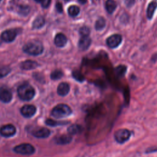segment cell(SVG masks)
I'll return each mask as SVG.
<instances>
[{
    "mask_svg": "<svg viewBox=\"0 0 157 157\" xmlns=\"http://www.w3.org/2000/svg\"><path fill=\"white\" fill-rule=\"evenodd\" d=\"M23 50L28 55L37 56L43 52L44 47L40 41L33 40L27 42L23 47Z\"/></svg>",
    "mask_w": 157,
    "mask_h": 157,
    "instance_id": "cell-1",
    "label": "cell"
},
{
    "mask_svg": "<svg viewBox=\"0 0 157 157\" xmlns=\"http://www.w3.org/2000/svg\"><path fill=\"white\" fill-rule=\"evenodd\" d=\"M17 93L20 99L28 101L33 98L35 94V90L31 85L28 83H24L18 88Z\"/></svg>",
    "mask_w": 157,
    "mask_h": 157,
    "instance_id": "cell-2",
    "label": "cell"
},
{
    "mask_svg": "<svg viewBox=\"0 0 157 157\" xmlns=\"http://www.w3.org/2000/svg\"><path fill=\"white\" fill-rule=\"evenodd\" d=\"M72 113L71 107L64 104H60L56 105L52 110L51 115L56 118H65L69 116Z\"/></svg>",
    "mask_w": 157,
    "mask_h": 157,
    "instance_id": "cell-3",
    "label": "cell"
},
{
    "mask_svg": "<svg viewBox=\"0 0 157 157\" xmlns=\"http://www.w3.org/2000/svg\"><path fill=\"white\" fill-rule=\"evenodd\" d=\"M131 137V132L127 129H120L115 131L114 138L119 144H124Z\"/></svg>",
    "mask_w": 157,
    "mask_h": 157,
    "instance_id": "cell-4",
    "label": "cell"
},
{
    "mask_svg": "<svg viewBox=\"0 0 157 157\" xmlns=\"http://www.w3.org/2000/svg\"><path fill=\"white\" fill-rule=\"evenodd\" d=\"M13 150L17 153L24 155H31L35 151L34 147L29 144H22L13 148Z\"/></svg>",
    "mask_w": 157,
    "mask_h": 157,
    "instance_id": "cell-5",
    "label": "cell"
},
{
    "mask_svg": "<svg viewBox=\"0 0 157 157\" xmlns=\"http://www.w3.org/2000/svg\"><path fill=\"white\" fill-rule=\"evenodd\" d=\"M122 41V37L120 34H113L107 39V45L111 48L117 47Z\"/></svg>",
    "mask_w": 157,
    "mask_h": 157,
    "instance_id": "cell-6",
    "label": "cell"
},
{
    "mask_svg": "<svg viewBox=\"0 0 157 157\" xmlns=\"http://www.w3.org/2000/svg\"><path fill=\"white\" fill-rule=\"evenodd\" d=\"M31 134L33 136L37 138H46L49 136L50 131L46 128L37 127L32 130Z\"/></svg>",
    "mask_w": 157,
    "mask_h": 157,
    "instance_id": "cell-7",
    "label": "cell"
},
{
    "mask_svg": "<svg viewBox=\"0 0 157 157\" xmlns=\"http://www.w3.org/2000/svg\"><path fill=\"white\" fill-rule=\"evenodd\" d=\"M12 98L11 91L6 86L0 87V101L7 103L9 102Z\"/></svg>",
    "mask_w": 157,
    "mask_h": 157,
    "instance_id": "cell-8",
    "label": "cell"
},
{
    "mask_svg": "<svg viewBox=\"0 0 157 157\" xmlns=\"http://www.w3.org/2000/svg\"><path fill=\"white\" fill-rule=\"evenodd\" d=\"M16 132V129L12 124H6L2 126L0 129V134L1 136L9 137L13 136Z\"/></svg>",
    "mask_w": 157,
    "mask_h": 157,
    "instance_id": "cell-9",
    "label": "cell"
},
{
    "mask_svg": "<svg viewBox=\"0 0 157 157\" xmlns=\"http://www.w3.org/2000/svg\"><path fill=\"white\" fill-rule=\"evenodd\" d=\"M17 36V32L15 29H7L4 31L1 34V39L6 42L13 41Z\"/></svg>",
    "mask_w": 157,
    "mask_h": 157,
    "instance_id": "cell-10",
    "label": "cell"
},
{
    "mask_svg": "<svg viewBox=\"0 0 157 157\" xmlns=\"http://www.w3.org/2000/svg\"><path fill=\"white\" fill-rule=\"evenodd\" d=\"M36 111V108L33 105H25L20 110V112L22 115L26 118H29L33 117Z\"/></svg>",
    "mask_w": 157,
    "mask_h": 157,
    "instance_id": "cell-11",
    "label": "cell"
},
{
    "mask_svg": "<svg viewBox=\"0 0 157 157\" xmlns=\"http://www.w3.org/2000/svg\"><path fill=\"white\" fill-rule=\"evenodd\" d=\"M91 40L89 37V36H81L78 43V46L80 50L84 51L87 50L89 48V47L91 45Z\"/></svg>",
    "mask_w": 157,
    "mask_h": 157,
    "instance_id": "cell-12",
    "label": "cell"
},
{
    "mask_svg": "<svg viewBox=\"0 0 157 157\" xmlns=\"http://www.w3.org/2000/svg\"><path fill=\"white\" fill-rule=\"evenodd\" d=\"M67 40V38L64 34L63 33H58L55 37L54 42L57 47H63L66 44Z\"/></svg>",
    "mask_w": 157,
    "mask_h": 157,
    "instance_id": "cell-13",
    "label": "cell"
},
{
    "mask_svg": "<svg viewBox=\"0 0 157 157\" xmlns=\"http://www.w3.org/2000/svg\"><path fill=\"white\" fill-rule=\"evenodd\" d=\"M70 90V86L67 83L62 82L59 84L57 88V93L59 96H64L67 95Z\"/></svg>",
    "mask_w": 157,
    "mask_h": 157,
    "instance_id": "cell-14",
    "label": "cell"
},
{
    "mask_svg": "<svg viewBox=\"0 0 157 157\" xmlns=\"http://www.w3.org/2000/svg\"><path fill=\"white\" fill-rule=\"evenodd\" d=\"M72 141V137L71 135L63 134L58 136L55 139V142L58 145H66Z\"/></svg>",
    "mask_w": 157,
    "mask_h": 157,
    "instance_id": "cell-15",
    "label": "cell"
},
{
    "mask_svg": "<svg viewBox=\"0 0 157 157\" xmlns=\"http://www.w3.org/2000/svg\"><path fill=\"white\" fill-rule=\"evenodd\" d=\"M38 64L37 62L32 60H26L23 62H22L20 66L22 69L25 70H31L35 69L37 67Z\"/></svg>",
    "mask_w": 157,
    "mask_h": 157,
    "instance_id": "cell-16",
    "label": "cell"
},
{
    "mask_svg": "<svg viewBox=\"0 0 157 157\" xmlns=\"http://www.w3.org/2000/svg\"><path fill=\"white\" fill-rule=\"evenodd\" d=\"M157 7V2L156 1H151L148 6L147 9V18L150 20L153 16V13Z\"/></svg>",
    "mask_w": 157,
    "mask_h": 157,
    "instance_id": "cell-17",
    "label": "cell"
},
{
    "mask_svg": "<svg viewBox=\"0 0 157 157\" xmlns=\"http://www.w3.org/2000/svg\"><path fill=\"white\" fill-rule=\"evenodd\" d=\"M82 128V126L77 124H74L71 125L67 128V132L69 135H75L81 132Z\"/></svg>",
    "mask_w": 157,
    "mask_h": 157,
    "instance_id": "cell-18",
    "label": "cell"
},
{
    "mask_svg": "<svg viewBox=\"0 0 157 157\" xmlns=\"http://www.w3.org/2000/svg\"><path fill=\"white\" fill-rule=\"evenodd\" d=\"M45 24V20L42 16L37 17L33 23V29H39L42 28Z\"/></svg>",
    "mask_w": 157,
    "mask_h": 157,
    "instance_id": "cell-19",
    "label": "cell"
},
{
    "mask_svg": "<svg viewBox=\"0 0 157 157\" xmlns=\"http://www.w3.org/2000/svg\"><path fill=\"white\" fill-rule=\"evenodd\" d=\"M17 13L23 16H26L30 12V8L26 5H19L17 8Z\"/></svg>",
    "mask_w": 157,
    "mask_h": 157,
    "instance_id": "cell-20",
    "label": "cell"
},
{
    "mask_svg": "<svg viewBox=\"0 0 157 157\" xmlns=\"http://www.w3.org/2000/svg\"><path fill=\"white\" fill-rule=\"evenodd\" d=\"M117 8V4L113 0H107L105 2V9L108 13H112Z\"/></svg>",
    "mask_w": 157,
    "mask_h": 157,
    "instance_id": "cell-21",
    "label": "cell"
},
{
    "mask_svg": "<svg viewBox=\"0 0 157 157\" xmlns=\"http://www.w3.org/2000/svg\"><path fill=\"white\" fill-rule=\"evenodd\" d=\"M105 26V20L103 17H99L95 22L94 28L97 31L103 29Z\"/></svg>",
    "mask_w": 157,
    "mask_h": 157,
    "instance_id": "cell-22",
    "label": "cell"
},
{
    "mask_svg": "<svg viewBox=\"0 0 157 157\" xmlns=\"http://www.w3.org/2000/svg\"><path fill=\"white\" fill-rule=\"evenodd\" d=\"M67 12L71 17H76L80 12V9L78 6L73 5L68 8Z\"/></svg>",
    "mask_w": 157,
    "mask_h": 157,
    "instance_id": "cell-23",
    "label": "cell"
},
{
    "mask_svg": "<svg viewBox=\"0 0 157 157\" xmlns=\"http://www.w3.org/2000/svg\"><path fill=\"white\" fill-rule=\"evenodd\" d=\"M115 74L117 76H118L120 77H122L124 75V74L126 73V67L124 65H120L115 68Z\"/></svg>",
    "mask_w": 157,
    "mask_h": 157,
    "instance_id": "cell-24",
    "label": "cell"
},
{
    "mask_svg": "<svg viewBox=\"0 0 157 157\" xmlns=\"http://www.w3.org/2000/svg\"><path fill=\"white\" fill-rule=\"evenodd\" d=\"M63 73L61 70L56 69L51 73L50 77L52 80H58V79L61 78L63 77Z\"/></svg>",
    "mask_w": 157,
    "mask_h": 157,
    "instance_id": "cell-25",
    "label": "cell"
},
{
    "mask_svg": "<svg viewBox=\"0 0 157 157\" xmlns=\"http://www.w3.org/2000/svg\"><path fill=\"white\" fill-rule=\"evenodd\" d=\"M45 123L47 125H48V126H58V125L66 124L68 123V122H66V121H56L53 120L52 119H47L46 121H45Z\"/></svg>",
    "mask_w": 157,
    "mask_h": 157,
    "instance_id": "cell-26",
    "label": "cell"
},
{
    "mask_svg": "<svg viewBox=\"0 0 157 157\" xmlns=\"http://www.w3.org/2000/svg\"><path fill=\"white\" fill-rule=\"evenodd\" d=\"M72 77L78 82H83L84 80V77L83 75L77 70L74 71L72 72Z\"/></svg>",
    "mask_w": 157,
    "mask_h": 157,
    "instance_id": "cell-27",
    "label": "cell"
},
{
    "mask_svg": "<svg viewBox=\"0 0 157 157\" xmlns=\"http://www.w3.org/2000/svg\"><path fill=\"white\" fill-rule=\"evenodd\" d=\"M90 33V31L89 28L85 26H82L79 29V34H80L81 36H89Z\"/></svg>",
    "mask_w": 157,
    "mask_h": 157,
    "instance_id": "cell-28",
    "label": "cell"
},
{
    "mask_svg": "<svg viewBox=\"0 0 157 157\" xmlns=\"http://www.w3.org/2000/svg\"><path fill=\"white\" fill-rule=\"evenodd\" d=\"M10 72V69L9 67H3L0 68V78L6 76Z\"/></svg>",
    "mask_w": 157,
    "mask_h": 157,
    "instance_id": "cell-29",
    "label": "cell"
},
{
    "mask_svg": "<svg viewBox=\"0 0 157 157\" xmlns=\"http://www.w3.org/2000/svg\"><path fill=\"white\" fill-rule=\"evenodd\" d=\"M50 2H51V0H42L40 3H41L42 6L43 7L47 8L49 6V5L50 4Z\"/></svg>",
    "mask_w": 157,
    "mask_h": 157,
    "instance_id": "cell-30",
    "label": "cell"
},
{
    "mask_svg": "<svg viewBox=\"0 0 157 157\" xmlns=\"http://www.w3.org/2000/svg\"><path fill=\"white\" fill-rule=\"evenodd\" d=\"M56 9L57 11L59 13H62L63 12V6H62L61 2H57L56 4Z\"/></svg>",
    "mask_w": 157,
    "mask_h": 157,
    "instance_id": "cell-31",
    "label": "cell"
},
{
    "mask_svg": "<svg viewBox=\"0 0 157 157\" xmlns=\"http://www.w3.org/2000/svg\"><path fill=\"white\" fill-rule=\"evenodd\" d=\"M156 151H157V147H150V148L147 149L146 153H153V152H155Z\"/></svg>",
    "mask_w": 157,
    "mask_h": 157,
    "instance_id": "cell-32",
    "label": "cell"
},
{
    "mask_svg": "<svg viewBox=\"0 0 157 157\" xmlns=\"http://www.w3.org/2000/svg\"><path fill=\"white\" fill-rule=\"evenodd\" d=\"M135 2V0H125V4L128 7L132 6Z\"/></svg>",
    "mask_w": 157,
    "mask_h": 157,
    "instance_id": "cell-33",
    "label": "cell"
},
{
    "mask_svg": "<svg viewBox=\"0 0 157 157\" xmlns=\"http://www.w3.org/2000/svg\"><path fill=\"white\" fill-rule=\"evenodd\" d=\"M78 1L79 3H80L82 4H85L87 0H78Z\"/></svg>",
    "mask_w": 157,
    "mask_h": 157,
    "instance_id": "cell-34",
    "label": "cell"
},
{
    "mask_svg": "<svg viewBox=\"0 0 157 157\" xmlns=\"http://www.w3.org/2000/svg\"><path fill=\"white\" fill-rule=\"evenodd\" d=\"M34 1H35L37 2H41V1H42V0H34Z\"/></svg>",
    "mask_w": 157,
    "mask_h": 157,
    "instance_id": "cell-35",
    "label": "cell"
},
{
    "mask_svg": "<svg viewBox=\"0 0 157 157\" xmlns=\"http://www.w3.org/2000/svg\"><path fill=\"white\" fill-rule=\"evenodd\" d=\"M1 39H0V45H1Z\"/></svg>",
    "mask_w": 157,
    "mask_h": 157,
    "instance_id": "cell-36",
    "label": "cell"
},
{
    "mask_svg": "<svg viewBox=\"0 0 157 157\" xmlns=\"http://www.w3.org/2000/svg\"><path fill=\"white\" fill-rule=\"evenodd\" d=\"M64 1H69V0H64Z\"/></svg>",
    "mask_w": 157,
    "mask_h": 157,
    "instance_id": "cell-37",
    "label": "cell"
},
{
    "mask_svg": "<svg viewBox=\"0 0 157 157\" xmlns=\"http://www.w3.org/2000/svg\"><path fill=\"white\" fill-rule=\"evenodd\" d=\"M1 0H0V2H1Z\"/></svg>",
    "mask_w": 157,
    "mask_h": 157,
    "instance_id": "cell-38",
    "label": "cell"
}]
</instances>
